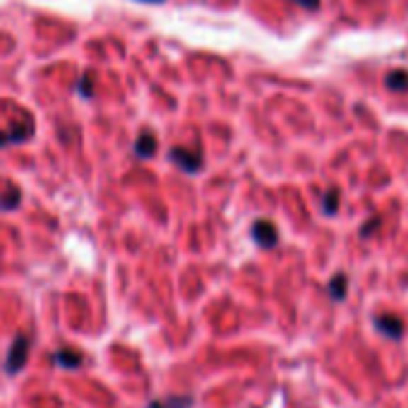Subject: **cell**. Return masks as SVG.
Here are the masks:
<instances>
[{"label": "cell", "instance_id": "cell-11", "mask_svg": "<svg viewBox=\"0 0 408 408\" xmlns=\"http://www.w3.org/2000/svg\"><path fill=\"white\" fill-rule=\"evenodd\" d=\"M22 202V195L17 188H8V197H0V209H5V212H10V209H15L17 204Z\"/></svg>", "mask_w": 408, "mask_h": 408}, {"label": "cell", "instance_id": "cell-5", "mask_svg": "<svg viewBox=\"0 0 408 408\" xmlns=\"http://www.w3.org/2000/svg\"><path fill=\"white\" fill-rule=\"evenodd\" d=\"M34 135V120L27 118V123H22L17 125L15 130H10V132H0V147H8V144H17V142H24L29 140Z\"/></svg>", "mask_w": 408, "mask_h": 408}, {"label": "cell", "instance_id": "cell-3", "mask_svg": "<svg viewBox=\"0 0 408 408\" xmlns=\"http://www.w3.org/2000/svg\"><path fill=\"white\" fill-rule=\"evenodd\" d=\"M252 238H255V243L259 247H274L279 243V231H276V226L271 224V221L259 219L255 221V226H252Z\"/></svg>", "mask_w": 408, "mask_h": 408}, {"label": "cell", "instance_id": "cell-13", "mask_svg": "<svg viewBox=\"0 0 408 408\" xmlns=\"http://www.w3.org/2000/svg\"><path fill=\"white\" fill-rule=\"evenodd\" d=\"M377 226H380V219H377V216H375V219H370V221H368V224H366V226H363L361 236H363V238H370V236H373V231H375V228H377Z\"/></svg>", "mask_w": 408, "mask_h": 408}, {"label": "cell", "instance_id": "cell-7", "mask_svg": "<svg viewBox=\"0 0 408 408\" xmlns=\"http://www.w3.org/2000/svg\"><path fill=\"white\" fill-rule=\"evenodd\" d=\"M157 137H154L152 132H142V137H137V144H135V154H137L140 159H149L154 157V152H157Z\"/></svg>", "mask_w": 408, "mask_h": 408}, {"label": "cell", "instance_id": "cell-14", "mask_svg": "<svg viewBox=\"0 0 408 408\" xmlns=\"http://www.w3.org/2000/svg\"><path fill=\"white\" fill-rule=\"evenodd\" d=\"M295 3H298L300 8H305V10H317L319 8V0H295Z\"/></svg>", "mask_w": 408, "mask_h": 408}, {"label": "cell", "instance_id": "cell-4", "mask_svg": "<svg viewBox=\"0 0 408 408\" xmlns=\"http://www.w3.org/2000/svg\"><path fill=\"white\" fill-rule=\"evenodd\" d=\"M171 162L178 164L185 173H197L202 169V157L197 152H190V149H183V147H176L171 149Z\"/></svg>", "mask_w": 408, "mask_h": 408}, {"label": "cell", "instance_id": "cell-16", "mask_svg": "<svg viewBox=\"0 0 408 408\" xmlns=\"http://www.w3.org/2000/svg\"><path fill=\"white\" fill-rule=\"evenodd\" d=\"M142 3H164V0H142Z\"/></svg>", "mask_w": 408, "mask_h": 408}, {"label": "cell", "instance_id": "cell-9", "mask_svg": "<svg viewBox=\"0 0 408 408\" xmlns=\"http://www.w3.org/2000/svg\"><path fill=\"white\" fill-rule=\"evenodd\" d=\"M385 84H387V89H392V91H408V72L406 70L389 72Z\"/></svg>", "mask_w": 408, "mask_h": 408}, {"label": "cell", "instance_id": "cell-12", "mask_svg": "<svg viewBox=\"0 0 408 408\" xmlns=\"http://www.w3.org/2000/svg\"><path fill=\"white\" fill-rule=\"evenodd\" d=\"M190 406H193V399H188V397L185 399H169L166 404L164 401H152L149 404V408H190Z\"/></svg>", "mask_w": 408, "mask_h": 408}, {"label": "cell", "instance_id": "cell-1", "mask_svg": "<svg viewBox=\"0 0 408 408\" xmlns=\"http://www.w3.org/2000/svg\"><path fill=\"white\" fill-rule=\"evenodd\" d=\"M29 348H32V341H29L24 334H17L12 339L10 348H8V356H5V373L8 375H17L22 373V368L27 366V358H29Z\"/></svg>", "mask_w": 408, "mask_h": 408}, {"label": "cell", "instance_id": "cell-6", "mask_svg": "<svg viewBox=\"0 0 408 408\" xmlns=\"http://www.w3.org/2000/svg\"><path fill=\"white\" fill-rule=\"evenodd\" d=\"M346 293H348V276L344 274V271H339V274L332 276L329 281V295L332 300H346Z\"/></svg>", "mask_w": 408, "mask_h": 408}, {"label": "cell", "instance_id": "cell-8", "mask_svg": "<svg viewBox=\"0 0 408 408\" xmlns=\"http://www.w3.org/2000/svg\"><path fill=\"white\" fill-rule=\"evenodd\" d=\"M53 361H55V366H60L65 370H75L82 366V356L75 353V351H55Z\"/></svg>", "mask_w": 408, "mask_h": 408}, {"label": "cell", "instance_id": "cell-2", "mask_svg": "<svg viewBox=\"0 0 408 408\" xmlns=\"http://www.w3.org/2000/svg\"><path fill=\"white\" fill-rule=\"evenodd\" d=\"M375 329L382 334V336L392 339V341H399L404 336V319L397 317V314H377L375 317Z\"/></svg>", "mask_w": 408, "mask_h": 408}, {"label": "cell", "instance_id": "cell-10", "mask_svg": "<svg viewBox=\"0 0 408 408\" xmlns=\"http://www.w3.org/2000/svg\"><path fill=\"white\" fill-rule=\"evenodd\" d=\"M339 204H341V193L336 188H329L322 197V212L327 216H334L339 212Z\"/></svg>", "mask_w": 408, "mask_h": 408}, {"label": "cell", "instance_id": "cell-15", "mask_svg": "<svg viewBox=\"0 0 408 408\" xmlns=\"http://www.w3.org/2000/svg\"><path fill=\"white\" fill-rule=\"evenodd\" d=\"M82 94H84V96H91V84H89V75H84V79H82Z\"/></svg>", "mask_w": 408, "mask_h": 408}]
</instances>
